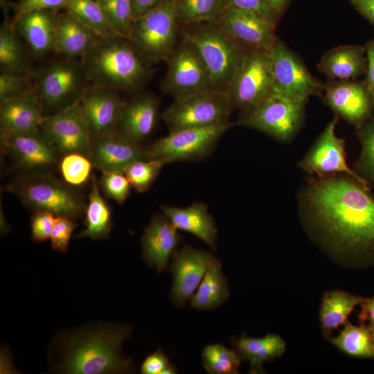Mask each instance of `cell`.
<instances>
[{"mask_svg":"<svg viewBox=\"0 0 374 374\" xmlns=\"http://www.w3.org/2000/svg\"><path fill=\"white\" fill-rule=\"evenodd\" d=\"M73 187L51 174H38L19 176L6 188L33 211H47L56 217L75 220L84 215L86 204L81 193Z\"/></svg>","mask_w":374,"mask_h":374,"instance_id":"5b68a950","label":"cell"},{"mask_svg":"<svg viewBox=\"0 0 374 374\" xmlns=\"http://www.w3.org/2000/svg\"><path fill=\"white\" fill-rule=\"evenodd\" d=\"M179 24L176 0H164L135 19L127 38L148 64L166 61L175 49Z\"/></svg>","mask_w":374,"mask_h":374,"instance_id":"8992f818","label":"cell"},{"mask_svg":"<svg viewBox=\"0 0 374 374\" xmlns=\"http://www.w3.org/2000/svg\"><path fill=\"white\" fill-rule=\"evenodd\" d=\"M224 9L223 0H176L179 26L216 21Z\"/></svg>","mask_w":374,"mask_h":374,"instance_id":"d590c367","label":"cell"},{"mask_svg":"<svg viewBox=\"0 0 374 374\" xmlns=\"http://www.w3.org/2000/svg\"><path fill=\"white\" fill-rule=\"evenodd\" d=\"M163 166L156 159L136 160L126 168L124 174L132 188L138 193H145L152 186Z\"/></svg>","mask_w":374,"mask_h":374,"instance_id":"f35d334b","label":"cell"},{"mask_svg":"<svg viewBox=\"0 0 374 374\" xmlns=\"http://www.w3.org/2000/svg\"><path fill=\"white\" fill-rule=\"evenodd\" d=\"M89 84L82 62L65 58L43 66L34 82L44 109L55 112L80 101Z\"/></svg>","mask_w":374,"mask_h":374,"instance_id":"ba28073f","label":"cell"},{"mask_svg":"<svg viewBox=\"0 0 374 374\" xmlns=\"http://www.w3.org/2000/svg\"><path fill=\"white\" fill-rule=\"evenodd\" d=\"M234 105L226 90L210 89L175 98L161 117L169 132L229 122Z\"/></svg>","mask_w":374,"mask_h":374,"instance_id":"52a82bcc","label":"cell"},{"mask_svg":"<svg viewBox=\"0 0 374 374\" xmlns=\"http://www.w3.org/2000/svg\"><path fill=\"white\" fill-rule=\"evenodd\" d=\"M307 102H297L274 91L256 107L246 111L238 124L287 143L301 129Z\"/></svg>","mask_w":374,"mask_h":374,"instance_id":"9c48e42d","label":"cell"},{"mask_svg":"<svg viewBox=\"0 0 374 374\" xmlns=\"http://www.w3.org/2000/svg\"><path fill=\"white\" fill-rule=\"evenodd\" d=\"M93 164L90 159L79 153L62 155L59 170L66 183L72 186H78L91 179Z\"/></svg>","mask_w":374,"mask_h":374,"instance_id":"ab89813d","label":"cell"},{"mask_svg":"<svg viewBox=\"0 0 374 374\" xmlns=\"http://www.w3.org/2000/svg\"><path fill=\"white\" fill-rule=\"evenodd\" d=\"M164 0H132L134 19L145 14Z\"/></svg>","mask_w":374,"mask_h":374,"instance_id":"816d5d0a","label":"cell"},{"mask_svg":"<svg viewBox=\"0 0 374 374\" xmlns=\"http://www.w3.org/2000/svg\"><path fill=\"white\" fill-rule=\"evenodd\" d=\"M350 2L374 26V0H350Z\"/></svg>","mask_w":374,"mask_h":374,"instance_id":"f907efd6","label":"cell"},{"mask_svg":"<svg viewBox=\"0 0 374 374\" xmlns=\"http://www.w3.org/2000/svg\"><path fill=\"white\" fill-rule=\"evenodd\" d=\"M170 364L167 355L161 349H158L145 358L140 371L142 374H162Z\"/></svg>","mask_w":374,"mask_h":374,"instance_id":"c3c4849f","label":"cell"},{"mask_svg":"<svg viewBox=\"0 0 374 374\" xmlns=\"http://www.w3.org/2000/svg\"><path fill=\"white\" fill-rule=\"evenodd\" d=\"M1 146L10 162L24 175L50 174L62 155L38 131L14 133L1 130Z\"/></svg>","mask_w":374,"mask_h":374,"instance_id":"4fadbf2b","label":"cell"},{"mask_svg":"<svg viewBox=\"0 0 374 374\" xmlns=\"http://www.w3.org/2000/svg\"><path fill=\"white\" fill-rule=\"evenodd\" d=\"M277 15H280L287 7L289 0H265Z\"/></svg>","mask_w":374,"mask_h":374,"instance_id":"db71d44e","label":"cell"},{"mask_svg":"<svg viewBox=\"0 0 374 374\" xmlns=\"http://www.w3.org/2000/svg\"><path fill=\"white\" fill-rule=\"evenodd\" d=\"M65 9L102 37L120 36L109 22L100 0H69Z\"/></svg>","mask_w":374,"mask_h":374,"instance_id":"e575fe53","label":"cell"},{"mask_svg":"<svg viewBox=\"0 0 374 374\" xmlns=\"http://www.w3.org/2000/svg\"><path fill=\"white\" fill-rule=\"evenodd\" d=\"M181 240L179 230L162 213L152 215L141 238L142 257L148 266L166 271Z\"/></svg>","mask_w":374,"mask_h":374,"instance_id":"7402d4cb","label":"cell"},{"mask_svg":"<svg viewBox=\"0 0 374 374\" xmlns=\"http://www.w3.org/2000/svg\"><path fill=\"white\" fill-rule=\"evenodd\" d=\"M117 90L90 84L80 103L91 139L116 132L124 103Z\"/></svg>","mask_w":374,"mask_h":374,"instance_id":"ffe728a7","label":"cell"},{"mask_svg":"<svg viewBox=\"0 0 374 374\" xmlns=\"http://www.w3.org/2000/svg\"><path fill=\"white\" fill-rule=\"evenodd\" d=\"M148 150L115 132L91 139L89 159L101 172H124L133 161L148 159Z\"/></svg>","mask_w":374,"mask_h":374,"instance_id":"44dd1931","label":"cell"},{"mask_svg":"<svg viewBox=\"0 0 374 374\" xmlns=\"http://www.w3.org/2000/svg\"><path fill=\"white\" fill-rule=\"evenodd\" d=\"M368 328L371 332V336L372 338V340L374 343V321H368Z\"/></svg>","mask_w":374,"mask_h":374,"instance_id":"9f6ffc18","label":"cell"},{"mask_svg":"<svg viewBox=\"0 0 374 374\" xmlns=\"http://www.w3.org/2000/svg\"><path fill=\"white\" fill-rule=\"evenodd\" d=\"M35 90L28 75L1 73L0 75V103Z\"/></svg>","mask_w":374,"mask_h":374,"instance_id":"7bdbcfd3","label":"cell"},{"mask_svg":"<svg viewBox=\"0 0 374 374\" xmlns=\"http://www.w3.org/2000/svg\"><path fill=\"white\" fill-rule=\"evenodd\" d=\"M84 215L85 228L76 235V238L101 240L109 237L114 224L112 210L101 195L98 181L94 175L91 177L90 191Z\"/></svg>","mask_w":374,"mask_h":374,"instance_id":"4dcf8cb0","label":"cell"},{"mask_svg":"<svg viewBox=\"0 0 374 374\" xmlns=\"http://www.w3.org/2000/svg\"><path fill=\"white\" fill-rule=\"evenodd\" d=\"M101 38L66 11L58 16L54 51L65 59H82Z\"/></svg>","mask_w":374,"mask_h":374,"instance_id":"83f0119b","label":"cell"},{"mask_svg":"<svg viewBox=\"0 0 374 374\" xmlns=\"http://www.w3.org/2000/svg\"><path fill=\"white\" fill-rule=\"evenodd\" d=\"M39 130L62 155L79 153L89 158L91 135L80 101L44 116Z\"/></svg>","mask_w":374,"mask_h":374,"instance_id":"9a60e30c","label":"cell"},{"mask_svg":"<svg viewBox=\"0 0 374 374\" xmlns=\"http://www.w3.org/2000/svg\"><path fill=\"white\" fill-rule=\"evenodd\" d=\"M361 152L355 171L374 190V115L357 130Z\"/></svg>","mask_w":374,"mask_h":374,"instance_id":"74e56055","label":"cell"},{"mask_svg":"<svg viewBox=\"0 0 374 374\" xmlns=\"http://www.w3.org/2000/svg\"><path fill=\"white\" fill-rule=\"evenodd\" d=\"M204 369L209 374H238L241 359L233 349L220 344L205 346L202 354Z\"/></svg>","mask_w":374,"mask_h":374,"instance_id":"8d00e7d4","label":"cell"},{"mask_svg":"<svg viewBox=\"0 0 374 374\" xmlns=\"http://www.w3.org/2000/svg\"><path fill=\"white\" fill-rule=\"evenodd\" d=\"M363 299L339 290L326 292L322 298L319 312L320 324L324 337L328 338L334 330L344 325Z\"/></svg>","mask_w":374,"mask_h":374,"instance_id":"d6a6232c","label":"cell"},{"mask_svg":"<svg viewBox=\"0 0 374 374\" xmlns=\"http://www.w3.org/2000/svg\"><path fill=\"white\" fill-rule=\"evenodd\" d=\"M55 217L47 211H34L30 221L31 237L34 242L39 243L50 240Z\"/></svg>","mask_w":374,"mask_h":374,"instance_id":"bcb514c9","label":"cell"},{"mask_svg":"<svg viewBox=\"0 0 374 374\" xmlns=\"http://www.w3.org/2000/svg\"><path fill=\"white\" fill-rule=\"evenodd\" d=\"M177 373V368L175 366L170 363L169 366L163 371L162 374H175Z\"/></svg>","mask_w":374,"mask_h":374,"instance_id":"11a10c76","label":"cell"},{"mask_svg":"<svg viewBox=\"0 0 374 374\" xmlns=\"http://www.w3.org/2000/svg\"><path fill=\"white\" fill-rule=\"evenodd\" d=\"M69 0H19L14 6L16 19L21 15L34 10L66 8Z\"/></svg>","mask_w":374,"mask_h":374,"instance_id":"7dc6e473","label":"cell"},{"mask_svg":"<svg viewBox=\"0 0 374 374\" xmlns=\"http://www.w3.org/2000/svg\"><path fill=\"white\" fill-rule=\"evenodd\" d=\"M273 86L269 51L248 49L226 91L234 107L246 111L268 97Z\"/></svg>","mask_w":374,"mask_h":374,"instance_id":"7c38bea8","label":"cell"},{"mask_svg":"<svg viewBox=\"0 0 374 374\" xmlns=\"http://www.w3.org/2000/svg\"><path fill=\"white\" fill-rule=\"evenodd\" d=\"M210 252L184 245L173 254L170 269L172 276L170 299L182 308L190 299L215 259Z\"/></svg>","mask_w":374,"mask_h":374,"instance_id":"ac0fdd59","label":"cell"},{"mask_svg":"<svg viewBox=\"0 0 374 374\" xmlns=\"http://www.w3.org/2000/svg\"><path fill=\"white\" fill-rule=\"evenodd\" d=\"M44 107L32 91L1 103V130L14 133L38 131L45 115Z\"/></svg>","mask_w":374,"mask_h":374,"instance_id":"484cf974","label":"cell"},{"mask_svg":"<svg viewBox=\"0 0 374 374\" xmlns=\"http://www.w3.org/2000/svg\"><path fill=\"white\" fill-rule=\"evenodd\" d=\"M4 20L0 28V69L1 73L26 75L30 71L26 48L20 39L15 22L7 12V2H1Z\"/></svg>","mask_w":374,"mask_h":374,"instance_id":"f546056e","label":"cell"},{"mask_svg":"<svg viewBox=\"0 0 374 374\" xmlns=\"http://www.w3.org/2000/svg\"><path fill=\"white\" fill-rule=\"evenodd\" d=\"M224 8L251 12L276 24L278 15L265 0H223Z\"/></svg>","mask_w":374,"mask_h":374,"instance_id":"f6af8a7d","label":"cell"},{"mask_svg":"<svg viewBox=\"0 0 374 374\" xmlns=\"http://www.w3.org/2000/svg\"><path fill=\"white\" fill-rule=\"evenodd\" d=\"M317 68L328 80H356L366 75L365 46L344 45L332 48L322 55Z\"/></svg>","mask_w":374,"mask_h":374,"instance_id":"4316f807","label":"cell"},{"mask_svg":"<svg viewBox=\"0 0 374 374\" xmlns=\"http://www.w3.org/2000/svg\"><path fill=\"white\" fill-rule=\"evenodd\" d=\"M231 342L241 360L249 362V373L253 374L264 373L263 364L280 357L286 346L282 337L275 334L258 338L244 333L239 337H233Z\"/></svg>","mask_w":374,"mask_h":374,"instance_id":"f1b7e54d","label":"cell"},{"mask_svg":"<svg viewBox=\"0 0 374 374\" xmlns=\"http://www.w3.org/2000/svg\"><path fill=\"white\" fill-rule=\"evenodd\" d=\"M216 22L229 37L247 49L269 51L278 39L276 24L251 12L224 8Z\"/></svg>","mask_w":374,"mask_h":374,"instance_id":"d6986e66","label":"cell"},{"mask_svg":"<svg viewBox=\"0 0 374 374\" xmlns=\"http://www.w3.org/2000/svg\"><path fill=\"white\" fill-rule=\"evenodd\" d=\"M339 118L337 115L334 116L298 166L311 177L346 175L370 187L368 183L347 163L345 140L335 134Z\"/></svg>","mask_w":374,"mask_h":374,"instance_id":"2e32d148","label":"cell"},{"mask_svg":"<svg viewBox=\"0 0 374 374\" xmlns=\"http://www.w3.org/2000/svg\"><path fill=\"white\" fill-rule=\"evenodd\" d=\"M104 11L116 33L127 38L134 19L132 0H100Z\"/></svg>","mask_w":374,"mask_h":374,"instance_id":"60d3db41","label":"cell"},{"mask_svg":"<svg viewBox=\"0 0 374 374\" xmlns=\"http://www.w3.org/2000/svg\"><path fill=\"white\" fill-rule=\"evenodd\" d=\"M323 103L356 130L374 115V98L364 81L328 80Z\"/></svg>","mask_w":374,"mask_h":374,"instance_id":"e0dca14e","label":"cell"},{"mask_svg":"<svg viewBox=\"0 0 374 374\" xmlns=\"http://www.w3.org/2000/svg\"><path fill=\"white\" fill-rule=\"evenodd\" d=\"M98 184L105 195L119 204H123L130 195L132 186L124 172H102Z\"/></svg>","mask_w":374,"mask_h":374,"instance_id":"b9f144b4","label":"cell"},{"mask_svg":"<svg viewBox=\"0 0 374 374\" xmlns=\"http://www.w3.org/2000/svg\"><path fill=\"white\" fill-rule=\"evenodd\" d=\"M58 10H40L27 12L13 19L19 35L35 57L54 50Z\"/></svg>","mask_w":374,"mask_h":374,"instance_id":"cb8c5ba5","label":"cell"},{"mask_svg":"<svg viewBox=\"0 0 374 374\" xmlns=\"http://www.w3.org/2000/svg\"><path fill=\"white\" fill-rule=\"evenodd\" d=\"M365 48L367 70L364 82L374 98V39L369 41L365 45Z\"/></svg>","mask_w":374,"mask_h":374,"instance_id":"681fc988","label":"cell"},{"mask_svg":"<svg viewBox=\"0 0 374 374\" xmlns=\"http://www.w3.org/2000/svg\"><path fill=\"white\" fill-rule=\"evenodd\" d=\"M359 305V321L361 323L374 321V297L364 298Z\"/></svg>","mask_w":374,"mask_h":374,"instance_id":"f5cc1de1","label":"cell"},{"mask_svg":"<svg viewBox=\"0 0 374 374\" xmlns=\"http://www.w3.org/2000/svg\"><path fill=\"white\" fill-rule=\"evenodd\" d=\"M274 91L297 102L321 97L325 84L314 77L302 60L278 38L269 51Z\"/></svg>","mask_w":374,"mask_h":374,"instance_id":"8fae6325","label":"cell"},{"mask_svg":"<svg viewBox=\"0 0 374 374\" xmlns=\"http://www.w3.org/2000/svg\"><path fill=\"white\" fill-rule=\"evenodd\" d=\"M131 334V326L125 323L90 326L65 332L52 346L53 368L70 374L134 373L132 360L121 353Z\"/></svg>","mask_w":374,"mask_h":374,"instance_id":"7a4b0ae2","label":"cell"},{"mask_svg":"<svg viewBox=\"0 0 374 374\" xmlns=\"http://www.w3.org/2000/svg\"><path fill=\"white\" fill-rule=\"evenodd\" d=\"M81 62L90 84L117 91L141 88L150 73L148 64L121 36L102 37Z\"/></svg>","mask_w":374,"mask_h":374,"instance_id":"3957f363","label":"cell"},{"mask_svg":"<svg viewBox=\"0 0 374 374\" xmlns=\"http://www.w3.org/2000/svg\"><path fill=\"white\" fill-rule=\"evenodd\" d=\"M355 326L347 321L344 329L330 342L344 353L355 357L374 358V343L368 326Z\"/></svg>","mask_w":374,"mask_h":374,"instance_id":"836d02e7","label":"cell"},{"mask_svg":"<svg viewBox=\"0 0 374 374\" xmlns=\"http://www.w3.org/2000/svg\"><path fill=\"white\" fill-rule=\"evenodd\" d=\"M183 39L199 53L213 89L226 90L247 51L216 22L185 26Z\"/></svg>","mask_w":374,"mask_h":374,"instance_id":"277c9868","label":"cell"},{"mask_svg":"<svg viewBox=\"0 0 374 374\" xmlns=\"http://www.w3.org/2000/svg\"><path fill=\"white\" fill-rule=\"evenodd\" d=\"M161 210L179 231L195 236L213 251L217 249V228L205 203L196 202L182 208L163 205Z\"/></svg>","mask_w":374,"mask_h":374,"instance_id":"d4e9b609","label":"cell"},{"mask_svg":"<svg viewBox=\"0 0 374 374\" xmlns=\"http://www.w3.org/2000/svg\"><path fill=\"white\" fill-rule=\"evenodd\" d=\"M230 289L223 274L220 259L215 258L197 290L190 299V306L199 310H211L226 303Z\"/></svg>","mask_w":374,"mask_h":374,"instance_id":"1f68e13d","label":"cell"},{"mask_svg":"<svg viewBox=\"0 0 374 374\" xmlns=\"http://www.w3.org/2000/svg\"><path fill=\"white\" fill-rule=\"evenodd\" d=\"M77 224L74 220L64 216L55 217L54 226L51 234V247L62 253L68 251L69 244Z\"/></svg>","mask_w":374,"mask_h":374,"instance_id":"ee69618b","label":"cell"},{"mask_svg":"<svg viewBox=\"0 0 374 374\" xmlns=\"http://www.w3.org/2000/svg\"><path fill=\"white\" fill-rule=\"evenodd\" d=\"M233 125L229 121L213 126L170 131L148 148V159L159 160L166 165L204 159Z\"/></svg>","mask_w":374,"mask_h":374,"instance_id":"30bf717a","label":"cell"},{"mask_svg":"<svg viewBox=\"0 0 374 374\" xmlns=\"http://www.w3.org/2000/svg\"><path fill=\"white\" fill-rule=\"evenodd\" d=\"M159 115L158 100L151 94L141 95L125 103L116 132L130 141L141 143L154 131Z\"/></svg>","mask_w":374,"mask_h":374,"instance_id":"603a6c76","label":"cell"},{"mask_svg":"<svg viewBox=\"0 0 374 374\" xmlns=\"http://www.w3.org/2000/svg\"><path fill=\"white\" fill-rule=\"evenodd\" d=\"M164 92L175 98L213 89L208 72L195 46L183 39L166 60Z\"/></svg>","mask_w":374,"mask_h":374,"instance_id":"5bb4252c","label":"cell"},{"mask_svg":"<svg viewBox=\"0 0 374 374\" xmlns=\"http://www.w3.org/2000/svg\"><path fill=\"white\" fill-rule=\"evenodd\" d=\"M305 224L332 251L374 260V195L346 175L311 177L299 196Z\"/></svg>","mask_w":374,"mask_h":374,"instance_id":"6da1fadb","label":"cell"}]
</instances>
